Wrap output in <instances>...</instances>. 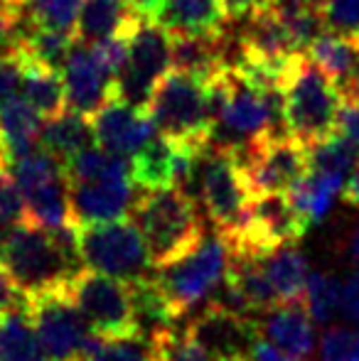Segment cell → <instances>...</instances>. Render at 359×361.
I'll use <instances>...</instances> for the list:
<instances>
[{
	"instance_id": "obj_1",
	"label": "cell",
	"mask_w": 359,
	"mask_h": 361,
	"mask_svg": "<svg viewBox=\"0 0 359 361\" xmlns=\"http://www.w3.org/2000/svg\"><path fill=\"white\" fill-rule=\"evenodd\" d=\"M130 221L143 236L155 268L180 261L205 236V221L195 197L180 187L140 192L130 207Z\"/></svg>"
},
{
	"instance_id": "obj_2",
	"label": "cell",
	"mask_w": 359,
	"mask_h": 361,
	"mask_svg": "<svg viewBox=\"0 0 359 361\" xmlns=\"http://www.w3.org/2000/svg\"><path fill=\"white\" fill-rule=\"evenodd\" d=\"M0 263L23 300L62 293L84 268L79 256L67 253L52 233L30 221L8 231L0 248Z\"/></svg>"
},
{
	"instance_id": "obj_3",
	"label": "cell",
	"mask_w": 359,
	"mask_h": 361,
	"mask_svg": "<svg viewBox=\"0 0 359 361\" xmlns=\"http://www.w3.org/2000/svg\"><path fill=\"white\" fill-rule=\"evenodd\" d=\"M283 126L300 145L312 147L337 133L342 94L305 54L288 62L281 79Z\"/></svg>"
},
{
	"instance_id": "obj_4",
	"label": "cell",
	"mask_w": 359,
	"mask_h": 361,
	"mask_svg": "<svg viewBox=\"0 0 359 361\" xmlns=\"http://www.w3.org/2000/svg\"><path fill=\"white\" fill-rule=\"evenodd\" d=\"M155 130L170 143L205 150L212 145V121L209 109V79L170 72L155 89L148 106Z\"/></svg>"
},
{
	"instance_id": "obj_5",
	"label": "cell",
	"mask_w": 359,
	"mask_h": 361,
	"mask_svg": "<svg viewBox=\"0 0 359 361\" xmlns=\"http://www.w3.org/2000/svg\"><path fill=\"white\" fill-rule=\"evenodd\" d=\"M192 195H200L205 214L214 224V231L224 238H234L241 231L254 202V190L244 172L236 150L209 145L200 155Z\"/></svg>"
},
{
	"instance_id": "obj_6",
	"label": "cell",
	"mask_w": 359,
	"mask_h": 361,
	"mask_svg": "<svg viewBox=\"0 0 359 361\" xmlns=\"http://www.w3.org/2000/svg\"><path fill=\"white\" fill-rule=\"evenodd\" d=\"M231 251L229 243L219 233H207L187 256L155 273L163 295L168 298L173 312L182 317L187 312H197L205 307L212 295L219 293L229 271Z\"/></svg>"
},
{
	"instance_id": "obj_7",
	"label": "cell",
	"mask_w": 359,
	"mask_h": 361,
	"mask_svg": "<svg viewBox=\"0 0 359 361\" xmlns=\"http://www.w3.org/2000/svg\"><path fill=\"white\" fill-rule=\"evenodd\" d=\"M79 261L87 271L114 278L121 283H135L150 278V256L140 231L133 221L84 226L77 231Z\"/></svg>"
},
{
	"instance_id": "obj_8",
	"label": "cell",
	"mask_w": 359,
	"mask_h": 361,
	"mask_svg": "<svg viewBox=\"0 0 359 361\" xmlns=\"http://www.w3.org/2000/svg\"><path fill=\"white\" fill-rule=\"evenodd\" d=\"M62 293L82 314L94 337L114 339L135 334L128 283L82 268Z\"/></svg>"
},
{
	"instance_id": "obj_9",
	"label": "cell",
	"mask_w": 359,
	"mask_h": 361,
	"mask_svg": "<svg viewBox=\"0 0 359 361\" xmlns=\"http://www.w3.org/2000/svg\"><path fill=\"white\" fill-rule=\"evenodd\" d=\"M254 195H288L310 172L308 147L288 133H271L236 150Z\"/></svg>"
},
{
	"instance_id": "obj_10",
	"label": "cell",
	"mask_w": 359,
	"mask_h": 361,
	"mask_svg": "<svg viewBox=\"0 0 359 361\" xmlns=\"http://www.w3.org/2000/svg\"><path fill=\"white\" fill-rule=\"evenodd\" d=\"M173 72L170 37L153 23H140L128 39V62L116 79V101L148 111L160 81Z\"/></svg>"
},
{
	"instance_id": "obj_11",
	"label": "cell",
	"mask_w": 359,
	"mask_h": 361,
	"mask_svg": "<svg viewBox=\"0 0 359 361\" xmlns=\"http://www.w3.org/2000/svg\"><path fill=\"white\" fill-rule=\"evenodd\" d=\"M182 334L209 361H251L261 339L256 319L231 312L219 302L197 310Z\"/></svg>"
},
{
	"instance_id": "obj_12",
	"label": "cell",
	"mask_w": 359,
	"mask_h": 361,
	"mask_svg": "<svg viewBox=\"0 0 359 361\" xmlns=\"http://www.w3.org/2000/svg\"><path fill=\"white\" fill-rule=\"evenodd\" d=\"M25 314L49 361H79L84 357L91 329L64 293L25 300Z\"/></svg>"
},
{
	"instance_id": "obj_13",
	"label": "cell",
	"mask_w": 359,
	"mask_h": 361,
	"mask_svg": "<svg viewBox=\"0 0 359 361\" xmlns=\"http://www.w3.org/2000/svg\"><path fill=\"white\" fill-rule=\"evenodd\" d=\"M91 126H94L96 143L101 145V150L126 157V160L138 155L158 135L148 111L133 109L116 99L109 101L96 116H91Z\"/></svg>"
},
{
	"instance_id": "obj_14",
	"label": "cell",
	"mask_w": 359,
	"mask_h": 361,
	"mask_svg": "<svg viewBox=\"0 0 359 361\" xmlns=\"http://www.w3.org/2000/svg\"><path fill=\"white\" fill-rule=\"evenodd\" d=\"M74 226H101L123 221L133 207V177H109V180L69 185Z\"/></svg>"
},
{
	"instance_id": "obj_15",
	"label": "cell",
	"mask_w": 359,
	"mask_h": 361,
	"mask_svg": "<svg viewBox=\"0 0 359 361\" xmlns=\"http://www.w3.org/2000/svg\"><path fill=\"white\" fill-rule=\"evenodd\" d=\"M62 81L67 91V109L89 118L116 99V81L99 67L91 49L84 44H74L62 69Z\"/></svg>"
},
{
	"instance_id": "obj_16",
	"label": "cell",
	"mask_w": 359,
	"mask_h": 361,
	"mask_svg": "<svg viewBox=\"0 0 359 361\" xmlns=\"http://www.w3.org/2000/svg\"><path fill=\"white\" fill-rule=\"evenodd\" d=\"M259 332L278 352L298 361H308L315 352V322L303 302L278 305L259 322Z\"/></svg>"
},
{
	"instance_id": "obj_17",
	"label": "cell",
	"mask_w": 359,
	"mask_h": 361,
	"mask_svg": "<svg viewBox=\"0 0 359 361\" xmlns=\"http://www.w3.org/2000/svg\"><path fill=\"white\" fill-rule=\"evenodd\" d=\"M170 37V35H168ZM231 39L224 32L214 35H175L170 37V64L173 72L209 79L231 67Z\"/></svg>"
},
{
	"instance_id": "obj_18",
	"label": "cell",
	"mask_w": 359,
	"mask_h": 361,
	"mask_svg": "<svg viewBox=\"0 0 359 361\" xmlns=\"http://www.w3.org/2000/svg\"><path fill=\"white\" fill-rule=\"evenodd\" d=\"M140 23L128 0H84L74 42L91 47L114 37H133Z\"/></svg>"
},
{
	"instance_id": "obj_19",
	"label": "cell",
	"mask_w": 359,
	"mask_h": 361,
	"mask_svg": "<svg viewBox=\"0 0 359 361\" xmlns=\"http://www.w3.org/2000/svg\"><path fill=\"white\" fill-rule=\"evenodd\" d=\"M130 290V307H133V329L135 334L150 339V342H170L175 337L178 314L173 312L168 298L163 295L155 276L135 281L128 286Z\"/></svg>"
},
{
	"instance_id": "obj_20",
	"label": "cell",
	"mask_w": 359,
	"mask_h": 361,
	"mask_svg": "<svg viewBox=\"0 0 359 361\" xmlns=\"http://www.w3.org/2000/svg\"><path fill=\"white\" fill-rule=\"evenodd\" d=\"M170 37L175 35L224 32L226 13L219 0H165L155 23Z\"/></svg>"
},
{
	"instance_id": "obj_21",
	"label": "cell",
	"mask_w": 359,
	"mask_h": 361,
	"mask_svg": "<svg viewBox=\"0 0 359 361\" xmlns=\"http://www.w3.org/2000/svg\"><path fill=\"white\" fill-rule=\"evenodd\" d=\"M96 135L91 118L84 114L67 109L64 114L44 121L39 130V147L54 157L62 167H67L77 155L94 147Z\"/></svg>"
},
{
	"instance_id": "obj_22",
	"label": "cell",
	"mask_w": 359,
	"mask_h": 361,
	"mask_svg": "<svg viewBox=\"0 0 359 361\" xmlns=\"http://www.w3.org/2000/svg\"><path fill=\"white\" fill-rule=\"evenodd\" d=\"M261 261H264V271H266V276H269L278 302L291 305V302H303V300H305V288H308V281H310L312 271H310L308 258L296 248V243L273 248Z\"/></svg>"
},
{
	"instance_id": "obj_23",
	"label": "cell",
	"mask_w": 359,
	"mask_h": 361,
	"mask_svg": "<svg viewBox=\"0 0 359 361\" xmlns=\"http://www.w3.org/2000/svg\"><path fill=\"white\" fill-rule=\"evenodd\" d=\"M42 123L44 121L23 99L0 106V152L8 165L37 150Z\"/></svg>"
},
{
	"instance_id": "obj_24",
	"label": "cell",
	"mask_w": 359,
	"mask_h": 361,
	"mask_svg": "<svg viewBox=\"0 0 359 361\" xmlns=\"http://www.w3.org/2000/svg\"><path fill=\"white\" fill-rule=\"evenodd\" d=\"M23 54V52H20ZM23 67V89H20V99L35 111L42 121H49L54 116L67 111V91H64L62 74L44 69L39 64L25 59Z\"/></svg>"
},
{
	"instance_id": "obj_25",
	"label": "cell",
	"mask_w": 359,
	"mask_h": 361,
	"mask_svg": "<svg viewBox=\"0 0 359 361\" xmlns=\"http://www.w3.org/2000/svg\"><path fill=\"white\" fill-rule=\"evenodd\" d=\"M305 57L342 91L359 64V44L335 32H325L308 47Z\"/></svg>"
},
{
	"instance_id": "obj_26",
	"label": "cell",
	"mask_w": 359,
	"mask_h": 361,
	"mask_svg": "<svg viewBox=\"0 0 359 361\" xmlns=\"http://www.w3.org/2000/svg\"><path fill=\"white\" fill-rule=\"evenodd\" d=\"M342 190H345V182L332 180V177H325V175H315V172H308V175L288 192V200L296 207L303 224L310 228L330 214L332 204H335L337 195H340Z\"/></svg>"
},
{
	"instance_id": "obj_27",
	"label": "cell",
	"mask_w": 359,
	"mask_h": 361,
	"mask_svg": "<svg viewBox=\"0 0 359 361\" xmlns=\"http://www.w3.org/2000/svg\"><path fill=\"white\" fill-rule=\"evenodd\" d=\"M168 342L158 344L140 334L101 339L91 334L84 347V361H163Z\"/></svg>"
},
{
	"instance_id": "obj_28",
	"label": "cell",
	"mask_w": 359,
	"mask_h": 361,
	"mask_svg": "<svg viewBox=\"0 0 359 361\" xmlns=\"http://www.w3.org/2000/svg\"><path fill=\"white\" fill-rule=\"evenodd\" d=\"M0 361H49L39 349L25 305L0 314Z\"/></svg>"
},
{
	"instance_id": "obj_29",
	"label": "cell",
	"mask_w": 359,
	"mask_h": 361,
	"mask_svg": "<svg viewBox=\"0 0 359 361\" xmlns=\"http://www.w3.org/2000/svg\"><path fill=\"white\" fill-rule=\"evenodd\" d=\"M308 157H310V172L332 177V180H340L347 185L359 162V147L342 138L340 133H335L322 143L308 147Z\"/></svg>"
},
{
	"instance_id": "obj_30",
	"label": "cell",
	"mask_w": 359,
	"mask_h": 361,
	"mask_svg": "<svg viewBox=\"0 0 359 361\" xmlns=\"http://www.w3.org/2000/svg\"><path fill=\"white\" fill-rule=\"evenodd\" d=\"M84 0H28L23 15L39 30L74 37Z\"/></svg>"
},
{
	"instance_id": "obj_31",
	"label": "cell",
	"mask_w": 359,
	"mask_h": 361,
	"mask_svg": "<svg viewBox=\"0 0 359 361\" xmlns=\"http://www.w3.org/2000/svg\"><path fill=\"white\" fill-rule=\"evenodd\" d=\"M8 175L13 177V182L18 185V190L25 195L39 190L47 182H54L59 177H64V167L54 160L49 152H44L42 147L28 152L25 157H18L15 162L8 165Z\"/></svg>"
},
{
	"instance_id": "obj_32",
	"label": "cell",
	"mask_w": 359,
	"mask_h": 361,
	"mask_svg": "<svg viewBox=\"0 0 359 361\" xmlns=\"http://www.w3.org/2000/svg\"><path fill=\"white\" fill-rule=\"evenodd\" d=\"M305 310L310 312L312 322L330 324L337 317L342 305V283H337V278L327 276V273L315 271L308 281L305 288V300H303Z\"/></svg>"
},
{
	"instance_id": "obj_33",
	"label": "cell",
	"mask_w": 359,
	"mask_h": 361,
	"mask_svg": "<svg viewBox=\"0 0 359 361\" xmlns=\"http://www.w3.org/2000/svg\"><path fill=\"white\" fill-rule=\"evenodd\" d=\"M327 32H335L359 44V0H325L317 5Z\"/></svg>"
},
{
	"instance_id": "obj_34",
	"label": "cell",
	"mask_w": 359,
	"mask_h": 361,
	"mask_svg": "<svg viewBox=\"0 0 359 361\" xmlns=\"http://www.w3.org/2000/svg\"><path fill=\"white\" fill-rule=\"evenodd\" d=\"M320 361H359V329L330 327L320 337Z\"/></svg>"
},
{
	"instance_id": "obj_35",
	"label": "cell",
	"mask_w": 359,
	"mask_h": 361,
	"mask_svg": "<svg viewBox=\"0 0 359 361\" xmlns=\"http://www.w3.org/2000/svg\"><path fill=\"white\" fill-rule=\"evenodd\" d=\"M28 224V207H25V197L8 175V170L0 172V226L5 231Z\"/></svg>"
},
{
	"instance_id": "obj_36",
	"label": "cell",
	"mask_w": 359,
	"mask_h": 361,
	"mask_svg": "<svg viewBox=\"0 0 359 361\" xmlns=\"http://www.w3.org/2000/svg\"><path fill=\"white\" fill-rule=\"evenodd\" d=\"M128 39L130 37H114L106 42L91 44V54L99 62V67L104 69L111 79H118V74L123 72L126 62H128Z\"/></svg>"
},
{
	"instance_id": "obj_37",
	"label": "cell",
	"mask_w": 359,
	"mask_h": 361,
	"mask_svg": "<svg viewBox=\"0 0 359 361\" xmlns=\"http://www.w3.org/2000/svg\"><path fill=\"white\" fill-rule=\"evenodd\" d=\"M23 67H25V62H23L20 49L0 54V106L20 99V89H23Z\"/></svg>"
},
{
	"instance_id": "obj_38",
	"label": "cell",
	"mask_w": 359,
	"mask_h": 361,
	"mask_svg": "<svg viewBox=\"0 0 359 361\" xmlns=\"http://www.w3.org/2000/svg\"><path fill=\"white\" fill-rule=\"evenodd\" d=\"M337 133L359 147V101H342Z\"/></svg>"
},
{
	"instance_id": "obj_39",
	"label": "cell",
	"mask_w": 359,
	"mask_h": 361,
	"mask_svg": "<svg viewBox=\"0 0 359 361\" xmlns=\"http://www.w3.org/2000/svg\"><path fill=\"white\" fill-rule=\"evenodd\" d=\"M165 361H209L185 334H175L165 347Z\"/></svg>"
},
{
	"instance_id": "obj_40",
	"label": "cell",
	"mask_w": 359,
	"mask_h": 361,
	"mask_svg": "<svg viewBox=\"0 0 359 361\" xmlns=\"http://www.w3.org/2000/svg\"><path fill=\"white\" fill-rule=\"evenodd\" d=\"M340 312L359 327V271H355L345 283H342Z\"/></svg>"
},
{
	"instance_id": "obj_41",
	"label": "cell",
	"mask_w": 359,
	"mask_h": 361,
	"mask_svg": "<svg viewBox=\"0 0 359 361\" xmlns=\"http://www.w3.org/2000/svg\"><path fill=\"white\" fill-rule=\"evenodd\" d=\"M23 305H25L23 295L15 290L8 273H5L3 263H0V314L10 312V310H15V307H23Z\"/></svg>"
},
{
	"instance_id": "obj_42",
	"label": "cell",
	"mask_w": 359,
	"mask_h": 361,
	"mask_svg": "<svg viewBox=\"0 0 359 361\" xmlns=\"http://www.w3.org/2000/svg\"><path fill=\"white\" fill-rule=\"evenodd\" d=\"M130 8H133V13L138 15L143 23H155V18H158V13L163 10L165 0H128Z\"/></svg>"
},
{
	"instance_id": "obj_43",
	"label": "cell",
	"mask_w": 359,
	"mask_h": 361,
	"mask_svg": "<svg viewBox=\"0 0 359 361\" xmlns=\"http://www.w3.org/2000/svg\"><path fill=\"white\" fill-rule=\"evenodd\" d=\"M251 361H298V359L278 352V349L266 342V339H259L254 347V354H251Z\"/></svg>"
},
{
	"instance_id": "obj_44",
	"label": "cell",
	"mask_w": 359,
	"mask_h": 361,
	"mask_svg": "<svg viewBox=\"0 0 359 361\" xmlns=\"http://www.w3.org/2000/svg\"><path fill=\"white\" fill-rule=\"evenodd\" d=\"M221 3V8H224V13H226V18H231V20H244L246 15L254 10V5H256V0H219Z\"/></svg>"
},
{
	"instance_id": "obj_45",
	"label": "cell",
	"mask_w": 359,
	"mask_h": 361,
	"mask_svg": "<svg viewBox=\"0 0 359 361\" xmlns=\"http://www.w3.org/2000/svg\"><path fill=\"white\" fill-rule=\"evenodd\" d=\"M342 197H345L347 204H352L359 209V162H357L355 172H352V177L347 180L345 190H342Z\"/></svg>"
},
{
	"instance_id": "obj_46",
	"label": "cell",
	"mask_w": 359,
	"mask_h": 361,
	"mask_svg": "<svg viewBox=\"0 0 359 361\" xmlns=\"http://www.w3.org/2000/svg\"><path fill=\"white\" fill-rule=\"evenodd\" d=\"M340 94H342V101H359V64H357L355 74H352V79L347 81Z\"/></svg>"
},
{
	"instance_id": "obj_47",
	"label": "cell",
	"mask_w": 359,
	"mask_h": 361,
	"mask_svg": "<svg viewBox=\"0 0 359 361\" xmlns=\"http://www.w3.org/2000/svg\"><path fill=\"white\" fill-rule=\"evenodd\" d=\"M25 3H28V0H0V10H3V13H10V15H20L25 8Z\"/></svg>"
},
{
	"instance_id": "obj_48",
	"label": "cell",
	"mask_w": 359,
	"mask_h": 361,
	"mask_svg": "<svg viewBox=\"0 0 359 361\" xmlns=\"http://www.w3.org/2000/svg\"><path fill=\"white\" fill-rule=\"evenodd\" d=\"M350 256H352V261L359 266V224L355 226V231H352V236H350Z\"/></svg>"
},
{
	"instance_id": "obj_49",
	"label": "cell",
	"mask_w": 359,
	"mask_h": 361,
	"mask_svg": "<svg viewBox=\"0 0 359 361\" xmlns=\"http://www.w3.org/2000/svg\"><path fill=\"white\" fill-rule=\"evenodd\" d=\"M273 3H278V0H256L254 8H269V5H273Z\"/></svg>"
},
{
	"instance_id": "obj_50",
	"label": "cell",
	"mask_w": 359,
	"mask_h": 361,
	"mask_svg": "<svg viewBox=\"0 0 359 361\" xmlns=\"http://www.w3.org/2000/svg\"><path fill=\"white\" fill-rule=\"evenodd\" d=\"M5 170H8V162H5L3 152H0V172H5Z\"/></svg>"
},
{
	"instance_id": "obj_51",
	"label": "cell",
	"mask_w": 359,
	"mask_h": 361,
	"mask_svg": "<svg viewBox=\"0 0 359 361\" xmlns=\"http://www.w3.org/2000/svg\"><path fill=\"white\" fill-rule=\"evenodd\" d=\"M5 238H8V233H5V228H3V226H0V248H3Z\"/></svg>"
},
{
	"instance_id": "obj_52",
	"label": "cell",
	"mask_w": 359,
	"mask_h": 361,
	"mask_svg": "<svg viewBox=\"0 0 359 361\" xmlns=\"http://www.w3.org/2000/svg\"><path fill=\"white\" fill-rule=\"evenodd\" d=\"M310 3H315V5H322V3H325V0H310Z\"/></svg>"
},
{
	"instance_id": "obj_53",
	"label": "cell",
	"mask_w": 359,
	"mask_h": 361,
	"mask_svg": "<svg viewBox=\"0 0 359 361\" xmlns=\"http://www.w3.org/2000/svg\"><path fill=\"white\" fill-rule=\"evenodd\" d=\"M79 361H84V359H79Z\"/></svg>"
},
{
	"instance_id": "obj_54",
	"label": "cell",
	"mask_w": 359,
	"mask_h": 361,
	"mask_svg": "<svg viewBox=\"0 0 359 361\" xmlns=\"http://www.w3.org/2000/svg\"><path fill=\"white\" fill-rule=\"evenodd\" d=\"M163 361H165V359H163Z\"/></svg>"
}]
</instances>
